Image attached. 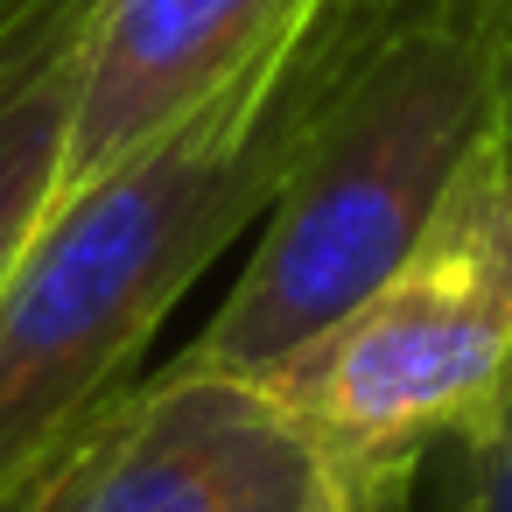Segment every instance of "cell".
<instances>
[{"label": "cell", "instance_id": "obj_1", "mask_svg": "<svg viewBox=\"0 0 512 512\" xmlns=\"http://www.w3.org/2000/svg\"><path fill=\"white\" fill-rule=\"evenodd\" d=\"M330 57L323 0H309V15L211 106L99 183L57 190L0 288V512H15L134 386L169 309L267 218L330 85Z\"/></svg>", "mask_w": 512, "mask_h": 512}, {"label": "cell", "instance_id": "obj_2", "mask_svg": "<svg viewBox=\"0 0 512 512\" xmlns=\"http://www.w3.org/2000/svg\"><path fill=\"white\" fill-rule=\"evenodd\" d=\"M330 22V85L260 218L253 260L183 351L211 372H267L365 302L435 225L498 127V71L463 15L393 29Z\"/></svg>", "mask_w": 512, "mask_h": 512}, {"label": "cell", "instance_id": "obj_3", "mask_svg": "<svg viewBox=\"0 0 512 512\" xmlns=\"http://www.w3.org/2000/svg\"><path fill=\"white\" fill-rule=\"evenodd\" d=\"M253 379L302 428L323 477L372 498H407L414 463L484 421L512 379V155L498 127L414 253Z\"/></svg>", "mask_w": 512, "mask_h": 512}, {"label": "cell", "instance_id": "obj_4", "mask_svg": "<svg viewBox=\"0 0 512 512\" xmlns=\"http://www.w3.org/2000/svg\"><path fill=\"white\" fill-rule=\"evenodd\" d=\"M323 463L260 379L162 365L134 379L15 512H302Z\"/></svg>", "mask_w": 512, "mask_h": 512}, {"label": "cell", "instance_id": "obj_5", "mask_svg": "<svg viewBox=\"0 0 512 512\" xmlns=\"http://www.w3.org/2000/svg\"><path fill=\"white\" fill-rule=\"evenodd\" d=\"M302 15L309 0H99L78 57L64 190L99 183L183 127Z\"/></svg>", "mask_w": 512, "mask_h": 512}, {"label": "cell", "instance_id": "obj_6", "mask_svg": "<svg viewBox=\"0 0 512 512\" xmlns=\"http://www.w3.org/2000/svg\"><path fill=\"white\" fill-rule=\"evenodd\" d=\"M99 0H71L50 15L29 50L0 71V288H8L22 246L50 218L64 190V148H71V106H78V57Z\"/></svg>", "mask_w": 512, "mask_h": 512}, {"label": "cell", "instance_id": "obj_7", "mask_svg": "<svg viewBox=\"0 0 512 512\" xmlns=\"http://www.w3.org/2000/svg\"><path fill=\"white\" fill-rule=\"evenodd\" d=\"M442 512H512V379L470 435H456V498Z\"/></svg>", "mask_w": 512, "mask_h": 512}, {"label": "cell", "instance_id": "obj_8", "mask_svg": "<svg viewBox=\"0 0 512 512\" xmlns=\"http://www.w3.org/2000/svg\"><path fill=\"white\" fill-rule=\"evenodd\" d=\"M323 8L351 29H393V22H421V15H463L477 22V0H323Z\"/></svg>", "mask_w": 512, "mask_h": 512}, {"label": "cell", "instance_id": "obj_9", "mask_svg": "<svg viewBox=\"0 0 512 512\" xmlns=\"http://www.w3.org/2000/svg\"><path fill=\"white\" fill-rule=\"evenodd\" d=\"M477 36L498 71V141L512 155V0H477Z\"/></svg>", "mask_w": 512, "mask_h": 512}, {"label": "cell", "instance_id": "obj_10", "mask_svg": "<svg viewBox=\"0 0 512 512\" xmlns=\"http://www.w3.org/2000/svg\"><path fill=\"white\" fill-rule=\"evenodd\" d=\"M302 512H400V498H372V491H351V484H330L323 477V491Z\"/></svg>", "mask_w": 512, "mask_h": 512}]
</instances>
